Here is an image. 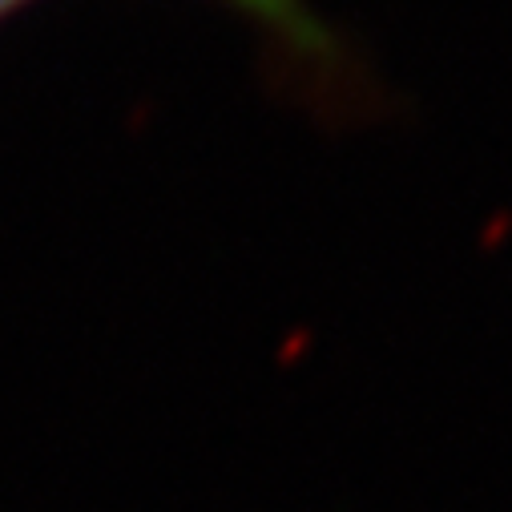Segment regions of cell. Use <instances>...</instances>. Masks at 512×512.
<instances>
[{"mask_svg": "<svg viewBox=\"0 0 512 512\" xmlns=\"http://www.w3.org/2000/svg\"><path fill=\"white\" fill-rule=\"evenodd\" d=\"M222 5H230L234 13H242L246 21H254L259 29H267L303 65H319L327 73L343 65L339 41L315 17V9L307 5V0H222Z\"/></svg>", "mask_w": 512, "mask_h": 512, "instance_id": "6da1fadb", "label": "cell"}, {"mask_svg": "<svg viewBox=\"0 0 512 512\" xmlns=\"http://www.w3.org/2000/svg\"><path fill=\"white\" fill-rule=\"evenodd\" d=\"M29 5V0H0V21H5V17H13L17 9H25Z\"/></svg>", "mask_w": 512, "mask_h": 512, "instance_id": "7a4b0ae2", "label": "cell"}]
</instances>
